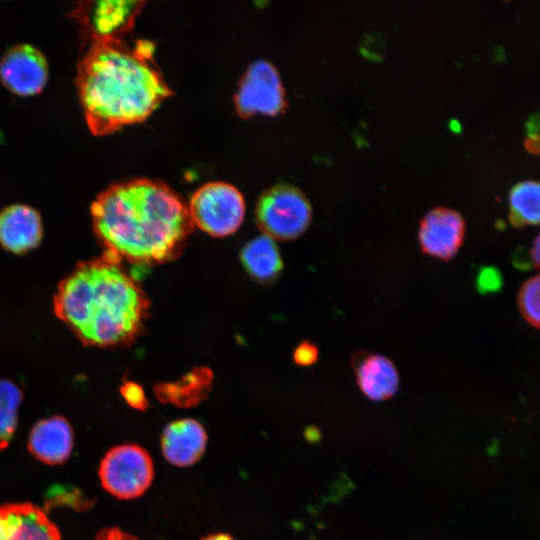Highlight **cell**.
<instances>
[{"label": "cell", "mask_w": 540, "mask_h": 540, "mask_svg": "<svg viewBox=\"0 0 540 540\" xmlns=\"http://www.w3.org/2000/svg\"><path fill=\"white\" fill-rule=\"evenodd\" d=\"M22 399L23 392L16 383L0 379V449L6 448L14 436Z\"/></svg>", "instance_id": "18"}, {"label": "cell", "mask_w": 540, "mask_h": 540, "mask_svg": "<svg viewBox=\"0 0 540 540\" xmlns=\"http://www.w3.org/2000/svg\"><path fill=\"white\" fill-rule=\"evenodd\" d=\"M149 301L122 262L104 253L78 263L53 299L56 316L84 344L112 348L132 343L148 316Z\"/></svg>", "instance_id": "3"}, {"label": "cell", "mask_w": 540, "mask_h": 540, "mask_svg": "<svg viewBox=\"0 0 540 540\" xmlns=\"http://www.w3.org/2000/svg\"><path fill=\"white\" fill-rule=\"evenodd\" d=\"M350 363L363 394L373 401L391 398L399 388V373L391 359L368 351H356Z\"/></svg>", "instance_id": "11"}, {"label": "cell", "mask_w": 540, "mask_h": 540, "mask_svg": "<svg viewBox=\"0 0 540 540\" xmlns=\"http://www.w3.org/2000/svg\"><path fill=\"white\" fill-rule=\"evenodd\" d=\"M94 540H139L136 537L121 531L118 528L101 530Z\"/></svg>", "instance_id": "24"}, {"label": "cell", "mask_w": 540, "mask_h": 540, "mask_svg": "<svg viewBox=\"0 0 540 540\" xmlns=\"http://www.w3.org/2000/svg\"><path fill=\"white\" fill-rule=\"evenodd\" d=\"M143 1L79 2L70 16L81 27L86 43L121 40L129 33L142 10Z\"/></svg>", "instance_id": "7"}, {"label": "cell", "mask_w": 540, "mask_h": 540, "mask_svg": "<svg viewBox=\"0 0 540 540\" xmlns=\"http://www.w3.org/2000/svg\"><path fill=\"white\" fill-rule=\"evenodd\" d=\"M0 78L13 93L31 96L39 93L48 78L44 55L29 44L10 48L0 61Z\"/></svg>", "instance_id": "10"}, {"label": "cell", "mask_w": 540, "mask_h": 540, "mask_svg": "<svg viewBox=\"0 0 540 540\" xmlns=\"http://www.w3.org/2000/svg\"><path fill=\"white\" fill-rule=\"evenodd\" d=\"M76 84L90 131L96 136L144 121L171 94L153 61L154 45L124 39L88 43Z\"/></svg>", "instance_id": "2"}, {"label": "cell", "mask_w": 540, "mask_h": 540, "mask_svg": "<svg viewBox=\"0 0 540 540\" xmlns=\"http://www.w3.org/2000/svg\"><path fill=\"white\" fill-rule=\"evenodd\" d=\"M4 520L2 540H61L57 526L31 503L1 505Z\"/></svg>", "instance_id": "15"}, {"label": "cell", "mask_w": 540, "mask_h": 540, "mask_svg": "<svg viewBox=\"0 0 540 540\" xmlns=\"http://www.w3.org/2000/svg\"><path fill=\"white\" fill-rule=\"evenodd\" d=\"M312 209L306 196L296 187L276 185L259 198L256 219L266 236L293 240L302 235L311 222Z\"/></svg>", "instance_id": "4"}, {"label": "cell", "mask_w": 540, "mask_h": 540, "mask_svg": "<svg viewBox=\"0 0 540 540\" xmlns=\"http://www.w3.org/2000/svg\"><path fill=\"white\" fill-rule=\"evenodd\" d=\"M120 392L124 400L135 409H145L147 407V399L142 387L132 381L123 383Z\"/></svg>", "instance_id": "22"}, {"label": "cell", "mask_w": 540, "mask_h": 540, "mask_svg": "<svg viewBox=\"0 0 540 540\" xmlns=\"http://www.w3.org/2000/svg\"><path fill=\"white\" fill-rule=\"evenodd\" d=\"M99 477L104 489L119 499H134L150 487L154 477L149 453L135 444L110 449L101 461Z\"/></svg>", "instance_id": "6"}, {"label": "cell", "mask_w": 540, "mask_h": 540, "mask_svg": "<svg viewBox=\"0 0 540 540\" xmlns=\"http://www.w3.org/2000/svg\"><path fill=\"white\" fill-rule=\"evenodd\" d=\"M540 188L534 180L513 186L509 193V221L514 227L538 225L540 218Z\"/></svg>", "instance_id": "17"}, {"label": "cell", "mask_w": 540, "mask_h": 540, "mask_svg": "<svg viewBox=\"0 0 540 540\" xmlns=\"http://www.w3.org/2000/svg\"><path fill=\"white\" fill-rule=\"evenodd\" d=\"M43 236L39 212L24 204H14L0 212V245L21 255L35 249Z\"/></svg>", "instance_id": "12"}, {"label": "cell", "mask_w": 540, "mask_h": 540, "mask_svg": "<svg viewBox=\"0 0 540 540\" xmlns=\"http://www.w3.org/2000/svg\"><path fill=\"white\" fill-rule=\"evenodd\" d=\"M203 372H195L178 383L157 388L158 396L180 406L197 403L204 397L205 387L209 384V376H205Z\"/></svg>", "instance_id": "19"}, {"label": "cell", "mask_w": 540, "mask_h": 540, "mask_svg": "<svg viewBox=\"0 0 540 540\" xmlns=\"http://www.w3.org/2000/svg\"><path fill=\"white\" fill-rule=\"evenodd\" d=\"M317 358V347L309 342L301 343L294 352L295 362L302 366H308L315 363Z\"/></svg>", "instance_id": "23"}, {"label": "cell", "mask_w": 540, "mask_h": 540, "mask_svg": "<svg viewBox=\"0 0 540 540\" xmlns=\"http://www.w3.org/2000/svg\"><path fill=\"white\" fill-rule=\"evenodd\" d=\"M529 256L533 267L537 269L540 263V238L538 235L534 238L532 242Z\"/></svg>", "instance_id": "25"}, {"label": "cell", "mask_w": 540, "mask_h": 540, "mask_svg": "<svg viewBox=\"0 0 540 540\" xmlns=\"http://www.w3.org/2000/svg\"><path fill=\"white\" fill-rule=\"evenodd\" d=\"M94 232L114 258L159 264L178 256L193 222L183 200L165 183L137 178L109 186L91 206Z\"/></svg>", "instance_id": "1"}, {"label": "cell", "mask_w": 540, "mask_h": 540, "mask_svg": "<svg viewBox=\"0 0 540 540\" xmlns=\"http://www.w3.org/2000/svg\"><path fill=\"white\" fill-rule=\"evenodd\" d=\"M525 148L532 154L537 155L539 152V138L538 135H528L525 141Z\"/></svg>", "instance_id": "26"}, {"label": "cell", "mask_w": 540, "mask_h": 540, "mask_svg": "<svg viewBox=\"0 0 540 540\" xmlns=\"http://www.w3.org/2000/svg\"><path fill=\"white\" fill-rule=\"evenodd\" d=\"M3 535H4V520H3V515H2L1 505H0V540L3 539Z\"/></svg>", "instance_id": "28"}, {"label": "cell", "mask_w": 540, "mask_h": 540, "mask_svg": "<svg viewBox=\"0 0 540 540\" xmlns=\"http://www.w3.org/2000/svg\"><path fill=\"white\" fill-rule=\"evenodd\" d=\"M502 287V276L494 267H483L477 277V289L480 293L498 291Z\"/></svg>", "instance_id": "21"}, {"label": "cell", "mask_w": 540, "mask_h": 540, "mask_svg": "<svg viewBox=\"0 0 540 540\" xmlns=\"http://www.w3.org/2000/svg\"><path fill=\"white\" fill-rule=\"evenodd\" d=\"M202 540H235V539H233L230 535L225 534V533H215V534H211L203 538Z\"/></svg>", "instance_id": "27"}, {"label": "cell", "mask_w": 540, "mask_h": 540, "mask_svg": "<svg viewBox=\"0 0 540 540\" xmlns=\"http://www.w3.org/2000/svg\"><path fill=\"white\" fill-rule=\"evenodd\" d=\"M285 105V92L276 68L265 60L252 63L235 95L237 113L243 118L257 113L276 115Z\"/></svg>", "instance_id": "8"}, {"label": "cell", "mask_w": 540, "mask_h": 540, "mask_svg": "<svg viewBox=\"0 0 540 540\" xmlns=\"http://www.w3.org/2000/svg\"><path fill=\"white\" fill-rule=\"evenodd\" d=\"M73 443V429L68 420L62 416H51L33 426L28 438V449L39 461L59 465L69 458Z\"/></svg>", "instance_id": "13"}, {"label": "cell", "mask_w": 540, "mask_h": 540, "mask_svg": "<svg viewBox=\"0 0 540 540\" xmlns=\"http://www.w3.org/2000/svg\"><path fill=\"white\" fill-rule=\"evenodd\" d=\"M241 260L250 276L263 283L274 281L283 268L276 243L266 235L248 242L241 252Z\"/></svg>", "instance_id": "16"}, {"label": "cell", "mask_w": 540, "mask_h": 540, "mask_svg": "<svg viewBox=\"0 0 540 540\" xmlns=\"http://www.w3.org/2000/svg\"><path fill=\"white\" fill-rule=\"evenodd\" d=\"M539 290L540 278L536 274L522 283L517 294V305L522 317L536 329L539 328L540 322Z\"/></svg>", "instance_id": "20"}, {"label": "cell", "mask_w": 540, "mask_h": 540, "mask_svg": "<svg viewBox=\"0 0 540 540\" xmlns=\"http://www.w3.org/2000/svg\"><path fill=\"white\" fill-rule=\"evenodd\" d=\"M206 444L205 429L190 418L168 424L161 436V450L165 459L179 467L196 463L204 454Z\"/></svg>", "instance_id": "14"}, {"label": "cell", "mask_w": 540, "mask_h": 540, "mask_svg": "<svg viewBox=\"0 0 540 540\" xmlns=\"http://www.w3.org/2000/svg\"><path fill=\"white\" fill-rule=\"evenodd\" d=\"M189 214L193 225L214 237L234 233L245 214L244 199L239 190L225 182L201 186L191 197Z\"/></svg>", "instance_id": "5"}, {"label": "cell", "mask_w": 540, "mask_h": 540, "mask_svg": "<svg viewBox=\"0 0 540 540\" xmlns=\"http://www.w3.org/2000/svg\"><path fill=\"white\" fill-rule=\"evenodd\" d=\"M466 222L456 210L435 207L419 223L418 240L423 254L443 261L453 259L462 247Z\"/></svg>", "instance_id": "9"}]
</instances>
